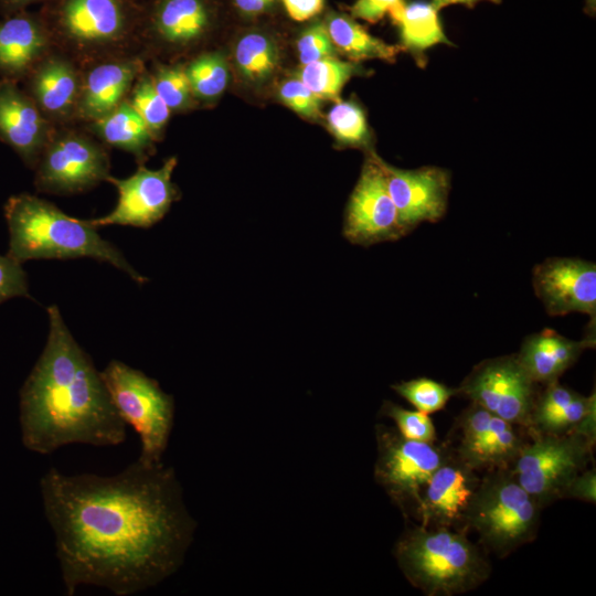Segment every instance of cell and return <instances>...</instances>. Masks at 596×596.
<instances>
[{"label":"cell","mask_w":596,"mask_h":596,"mask_svg":"<svg viewBox=\"0 0 596 596\" xmlns=\"http://www.w3.org/2000/svg\"><path fill=\"white\" fill-rule=\"evenodd\" d=\"M596 408L595 391L588 396L553 382L538 390L528 429L541 434L575 432L585 416Z\"/></svg>","instance_id":"cb8c5ba5"},{"label":"cell","mask_w":596,"mask_h":596,"mask_svg":"<svg viewBox=\"0 0 596 596\" xmlns=\"http://www.w3.org/2000/svg\"><path fill=\"white\" fill-rule=\"evenodd\" d=\"M148 72L157 93L171 113L187 110L194 104L184 64L153 63Z\"/></svg>","instance_id":"d6a6232c"},{"label":"cell","mask_w":596,"mask_h":596,"mask_svg":"<svg viewBox=\"0 0 596 596\" xmlns=\"http://www.w3.org/2000/svg\"><path fill=\"white\" fill-rule=\"evenodd\" d=\"M55 126L18 83L0 78V140L34 169Z\"/></svg>","instance_id":"ffe728a7"},{"label":"cell","mask_w":596,"mask_h":596,"mask_svg":"<svg viewBox=\"0 0 596 596\" xmlns=\"http://www.w3.org/2000/svg\"><path fill=\"white\" fill-rule=\"evenodd\" d=\"M408 582L426 596H454L483 584L491 564L468 532L419 523L405 529L394 546Z\"/></svg>","instance_id":"5b68a950"},{"label":"cell","mask_w":596,"mask_h":596,"mask_svg":"<svg viewBox=\"0 0 596 596\" xmlns=\"http://www.w3.org/2000/svg\"><path fill=\"white\" fill-rule=\"evenodd\" d=\"M15 297L32 299L26 273L14 258L8 254L0 255V304Z\"/></svg>","instance_id":"74e56055"},{"label":"cell","mask_w":596,"mask_h":596,"mask_svg":"<svg viewBox=\"0 0 596 596\" xmlns=\"http://www.w3.org/2000/svg\"><path fill=\"white\" fill-rule=\"evenodd\" d=\"M480 1H490L492 3H499L501 0H432L434 8L439 11L440 9L451 6V4H462L465 7L471 8Z\"/></svg>","instance_id":"ee69618b"},{"label":"cell","mask_w":596,"mask_h":596,"mask_svg":"<svg viewBox=\"0 0 596 596\" xmlns=\"http://www.w3.org/2000/svg\"><path fill=\"white\" fill-rule=\"evenodd\" d=\"M235 7L246 15H257L269 10L276 0H232Z\"/></svg>","instance_id":"b9f144b4"},{"label":"cell","mask_w":596,"mask_h":596,"mask_svg":"<svg viewBox=\"0 0 596 596\" xmlns=\"http://www.w3.org/2000/svg\"><path fill=\"white\" fill-rule=\"evenodd\" d=\"M562 499H576L594 504L596 500L595 467H588L577 473L565 488Z\"/></svg>","instance_id":"ab89813d"},{"label":"cell","mask_w":596,"mask_h":596,"mask_svg":"<svg viewBox=\"0 0 596 596\" xmlns=\"http://www.w3.org/2000/svg\"><path fill=\"white\" fill-rule=\"evenodd\" d=\"M400 29L401 47L408 51L421 66L425 52L436 44L453 45L441 26L438 11L430 2L414 1L390 17Z\"/></svg>","instance_id":"484cf974"},{"label":"cell","mask_w":596,"mask_h":596,"mask_svg":"<svg viewBox=\"0 0 596 596\" xmlns=\"http://www.w3.org/2000/svg\"><path fill=\"white\" fill-rule=\"evenodd\" d=\"M64 590L98 586L116 596L147 590L181 564L194 531L171 468L138 458L113 476L40 479Z\"/></svg>","instance_id":"6da1fadb"},{"label":"cell","mask_w":596,"mask_h":596,"mask_svg":"<svg viewBox=\"0 0 596 596\" xmlns=\"http://www.w3.org/2000/svg\"><path fill=\"white\" fill-rule=\"evenodd\" d=\"M594 347L595 336L572 340L544 329L526 336L515 354L533 382L541 386L557 382L586 349Z\"/></svg>","instance_id":"603a6c76"},{"label":"cell","mask_w":596,"mask_h":596,"mask_svg":"<svg viewBox=\"0 0 596 596\" xmlns=\"http://www.w3.org/2000/svg\"><path fill=\"white\" fill-rule=\"evenodd\" d=\"M381 414L390 417L396 429L406 438L421 441H436V429L428 414L419 411H409L393 402L385 401Z\"/></svg>","instance_id":"e575fe53"},{"label":"cell","mask_w":596,"mask_h":596,"mask_svg":"<svg viewBox=\"0 0 596 596\" xmlns=\"http://www.w3.org/2000/svg\"><path fill=\"white\" fill-rule=\"evenodd\" d=\"M297 51L301 65L316 62L321 58L336 56L337 49L332 43L323 22H317L308 26L297 40Z\"/></svg>","instance_id":"d590c367"},{"label":"cell","mask_w":596,"mask_h":596,"mask_svg":"<svg viewBox=\"0 0 596 596\" xmlns=\"http://www.w3.org/2000/svg\"><path fill=\"white\" fill-rule=\"evenodd\" d=\"M4 217L9 230L7 254L21 264L30 259L89 257L113 265L137 284L147 281L88 220L70 216L36 195L10 196L4 204Z\"/></svg>","instance_id":"3957f363"},{"label":"cell","mask_w":596,"mask_h":596,"mask_svg":"<svg viewBox=\"0 0 596 596\" xmlns=\"http://www.w3.org/2000/svg\"><path fill=\"white\" fill-rule=\"evenodd\" d=\"M278 95L281 103L296 114L316 120L320 117L321 99L299 78L285 81L279 87Z\"/></svg>","instance_id":"8d00e7d4"},{"label":"cell","mask_w":596,"mask_h":596,"mask_svg":"<svg viewBox=\"0 0 596 596\" xmlns=\"http://www.w3.org/2000/svg\"><path fill=\"white\" fill-rule=\"evenodd\" d=\"M542 508L518 482L512 469L485 472L467 515V530L486 553L502 558L535 540Z\"/></svg>","instance_id":"8992f818"},{"label":"cell","mask_w":596,"mask_h":596,"mask_svg":"<svg viewBox=\"0 0 596 596\" xmlns=\"http://www.w3.org/2000/svg\"><path fill=\"white\" fill-rule=\"evenodd\" d=\"M324 23L336 49L353 62L362 60L394 62L402 49L373 36L361 24L344 14L331 13Z\"/></svg>","instance_id":"4316f807"},{"label":"cell","mask_w":596,"mask_h":596,"mask_svg":"<svg viewBox=\"0 0 596 596\" xmlns=\"http://www.w3.org/2000/svg\"><path fill=\"white\" fill-rule=\"evenodd\" d=\"M234 57L246 79L260 83L273 76L278 65L279 53L270 36L260 32H249L238 40Z\"/></svg>","instance_id":"83f0119b"},{"label":"cell","mask_w":596,"mask_h":596,"mask_svg":"<svg viewBox=\"0 0 596 596\" xmlns=\"http://www.w3.org/2000/svg\"><path fill=\"white\" fill-rule=\"evenodd\" d=\"M215 11L211 0H147L142 2L139 41L146 60L158 51H184L211 32Z\"/></svg>","instance_id":"4fadbf2b"},{"label":"cell","mask_w":596,"mask_h":596,"mask_svg":"<svg viewBox=\"0 0 596 596\" xmlns=\"http://www.w3.org/2000/svg\"><path fill=\"white\" fill-rule=\"evenodd\" d=\"M177 158L170 157L156 170L139 164L128 178L119 179L111 174L107 182L118 193L116 206L108 214L88 220L98 228L107 225H129L149 227L160 221L178 199L179 192L172 182Z\"/></svg>","instance_id":"5bb4252c"},{"label":"cell","mask_w":596,"mask_h":596,"mask_svg":"<svg viewBox=\"0 0 596 596\" xmlns=\"http://www.w3.org/2000/svg\"><path fill=\"white\" fill-rule=\"evenodd\" d=\"M146 68L140 55L116 57L82 68V83L75 124L99 119L128 96L136 78Z\"/></svg>","instance_id":"44dd1931"},{"label":"cell","mask_w":596,"mask_h":596,"mask_svg":"<svg viewBox=\"0 0 596 596\" xmlns=\"http://www.w3.org/2000/svg\"><path fill=\"white\" fill-rule=\"evenodd\" d=\"M358 73L354 62L330 56L302 65L298 78L321 100H339L348 81Z\"/></svg>","instance_id":"f1b7e54d"},{"label":"cell","mask_w":596,"mask_h":596,"mask_svg":"<svg viewBox=\"0 0 596 596\" xmlns=\"http://www.w3.org/2000/svg\"><path fill=\"white\" fill-rule=\"evenodd\" d=\"M539 386L513 353L482 360L456 389L457 395L528 429Z\"/></svg>","instance_id":"7c38bea8"},{"label":"cell","mask_w":596,"mask_h":596,"mask_svg":"<svg viewBox=\"0 0 596 596\" xmlns=\"http://www.w3.org/2000/svg\"><path fill=\"white\" fill-rule=\"evenodd\" d=\"M137 1L140 2V3H142V2H145V1H147V0H137Z\"/></svg>","instance_id":"bcb514c9"},{"label":"cell","mask_w":596,"mask_h":596,"mask_svg":"<svg viewBox=\"0 0 596 596\" xmlns=\"http://www.w3.org/2000/svg\"><path fill=\"white\" fill-rule=\"evenodd\" d=\"M404 4V0H356L350 11L356 19L375 23Z\"/></svg>","instance_id":"f35d334b"},{"label":"cell","mask_w":596,"mask_h":596,"mask_svg":"<svg viewBox=\"0 0 596 596\" xmlns=\"http://www.w3.org/2000/svg\"><path fill=\"white\" fill-rule=\"evenodd\" d=\"M53 50L40 11L23 10L0 20V78L23 82Z\"/></svg>","instance_id":"7402d4cb"},{"label":"cell","mask_w":596,"mask_h":596,"mask_svg":"<svg viewBox=\"0 0 596 596\" xmlns=\"http://www.w3.org/2000/svg\"><path fill=\"white\" fill-rule=\"evenodd\" d=\"M376 482L405 518L416 520L422 491L434 471L453 454L444 441H421L404 437L396 428H375Z\"/></svg>","instance_id":"9c48e42d"},{"label":"cell","mask_w":596,"mask_h":596,"mask_svg":"<svg viewBox=\"0 0 596 596\" xmlns=\"http://www.w3.org/2000/svg\"><path fill=\"white\" fill-rule=\"evenodd\" d=\"M33 170L38 192L76 194L107 180L110 157L105 145L81 126H57Z\"/></svg>","instance_id":"30bf717a"},{"label":"cell","mask_w":596,"mask_h":596,"mask_svg":"<svg viewBox=\"0 0 596 596\" xmlns=\"http://www.w3.org/2000/svg\"><path fill=\"white\" fill-rule=\"evenodd\" d=\"M53 0H0V14L7 17L23 10H28V7L42 3L46 4Z\"/></svg>","instance_id":"7bdbcfd3"},{"label":"cell","mask_w":596,"mask_h":596,"mask_svg":"<svg viewBox=\"0 0 596 596\" xmlns=\"http://www.w3.org/2000/svg\"><path fill=\"white\" fill-rule=\"evenodd\" d=\"M391 199L407 234L423 222H437L447 211L449 172L426 166L414 170L392 167L381 160Z\"/></svg>","instance_id":"ac0fdd59"},{"label":"cell","mask_w":596,"mask_h":596,"mask_svg":"<svg viewBox=\"0 0 596 596\" xmlns=\"http://www.w3.org/2000/svg\"><path fill=\"white\" fill-rule=\"evenodd\" d=\"M100 374L119 416L140 437L137 458L161 462L173 425V398L156 380L119 360L109 361Z\"/></svg>","instance_id":"52a82bcc"},{"label":"cell","mask_w":596,"mask_h":596,"mask_svg":"<svg viewBox=\"0 0 596 596\" xmlns=\"http://www.w3.org/2000/svg\"><path fill=\"white\" fill-rule=\"evenodd\" d=\"M24 91L55 126L76 125L82 67L53 50L24 78Z\"/></svg>","instance_id":"d6986e66"},{"label":"cell","mask_w":596,"mask_h":596,"mask_svg":"<svg viewBox=\"0 0 596 596\" xmlns=\"http://www.w3.org/2000/svg\"><path fill=\"white\" fill-rule=\"evenodd\" d=\"M588 7L592 9L593 7V10L595 9V0H586Z\"/></svg>","instance_id":"f6af8a7d"},{"label":"cell","mask_w":596,"mask_h":596,"mask_svg":"<svg viewBox=\"0 0 596 596\" xmlns=\"http://www.w3.org/2000/svg\"><path fill=\"white\" fill-rule=\"evenodd\" d=\"M344 234L352 243L361 245L406 235L389 193L381 159L374 153L365 161L351 194Z\"/></svg>","instance_id":"9a60e30c"},{"label":"cell","mask_w":596,"mask_h":596,"mask_svg":"<svg viewBox=\"0 0 596 596\" xmlns=\"http://www.w3.org/2000/svg\"><path fill=\"white\" fill-rule=\"evenodd\" d=\"M79 126L105 146L131 153L138 164L153 152L156 139L127 98L106 116Z\"/></svg>","instance_id":"d4e9b609"},{"label":"cell","mask_w":596,"mask_h":596,"mask_svg":"<svg viewBox=\"0 0 596 596\" xmlns=\"http://www.w3.org/2000/svg\"><path fill=\"white\" fill-rule=\"evenodd\" d=\"M127 100L158 140L169 121L171 110L157 93L147 67L136 78Z\"/></svg>","instance_id":"4dcf8cb0"},{"label":"cell","mask_w":596,"mask_h":596,"mask_svg":"<svg viewBox=\"0 0 596 596\" xmlns=\"http://www.w3.org/2000/svg\"><path fill=\"white\" fill-rule=\"evenodd\" d=\"M141 11L137 0H53L40 10L53 49L82 68L105 60L141 56Z\"/></svg>","instance_id":"277c9868"},{"label":"cell","mask_w":596,"mask_h":596,"mask_svg":"<svg viewBox=\"0 0 596 596\" xmlns=\"http://www.w3.org/2000/svg\"><path fill=\"white\" fill-rule=\"evenodd\" d=\"M512 469L518 482L543 509L561 500L570 481L594 461L595 444L579 433L549 435L526 429Z\"/></svg>","instance_id":"ba28073f"},{"label":"cell","mask_w":596,"mask_h":596,"mask_svg":"<svg viewBox=\"0 0 596 596\" xmlns=\"http://www.w3.org/2000/svg\"><path fill=\"white\" fill-rule=\"evenodd\" d=\"M327 124L341 145L363 147L370 141L365 113L353 100H337L327 115Z\"/></svg>","instance_id":"1f68e13d"},{"label":"cell","mask_w":596,"mask_h":596,"mask_svg":"<svg viewBox=\"0 0 596 596\" xmlns=\"http://www.w3.org/2000/svg\"><path fill=\"white\" fill-rule=\"evenodd\" d=\"M288 15L298 22L308 21L320 13L324 0H281Z\"/></svg>","instance_id":"60d3db41"},{"label":"cell","mask_w":596,"mask_h":596,"mask_svg":"<svg viewBox=\"0 0 596 596\" xmlns=\"http://www.w3.org/2000/svg\"><path fill=\"white\" fill-rule=\"evenodd\" d=\"M536 297L550 316L596 315V265L573 257H551L532 272Z\"/></svg>","instance_id":"2e32d148"},{"label":"cell","mask_w":596,"mask_h":596,"mask_svg":"<svg viewBox=\"0 0 596 596\" xmlns=\"http://www.w3.org/2000/svg\"><path fill=\"white\" fill-rule=\"evenodd\" d=\"M526 428L470 402L454 419L445 443L476 471L510 469L525 441Z\"/></svg>","instance_id":"8fae6325"},{"label":"cell","mask_w":596,"mask_h":596,"mask_svg":"<svg viewBox=\"0 0 596 596\" xmlns=\"http://www.w3.org/2000/svg\"><path fill=\"white\" fill-rule=\"evenodd\" d=\"M45 347L20 390L21 440L49 455L71 444L118 446L126 423L86 351L73 338L57 306L47 307Z\"/></svg>","instance_id":"7a4b0ae2"},{"label":"cell","mask_w":596,"mask_h":596,"mask_svg":"<svg viewBox=\"0 0 596 596\" xmlns=\"http://www.w3.org/2000/svg\"><path fill=\"white\" fill-rule=\"evenodd\" d=\"M392 389L417 411L426 414L443 409L453 396H457L456 387L427 377L404 381L393 385Z\"/></svg>","instance_id":"836d02e7"},{"label":"cell","mask_w":596,"mask_h":596,"mask_svg":"<svg viewBox=\"0 0 596 596\" xmlns=\"http://www.w3.org/2000/svg\"><path fill=\"white\" fill-rule=\"evenodd\" d=\"M480 480L478 471L451 454L425 485L416 521L468 532L467 515Z\"/></svg>","instance_id":"e0dca14e"},{"label":"cell","mask_w":596,"mask_h":596,"mask_svg":"<svg viewBox=\"0 0 596 596\" xmlns=\"http://www.w3.org/2000/svg\"><path fill=\"white\" fill-rule=\"evenodd\" d=\"M184 67L195 100H214L228 85V67L223 55L217 52L202 53L184 64Z\"/></svg>","instance_id":"f546056e"}]
</instances>
